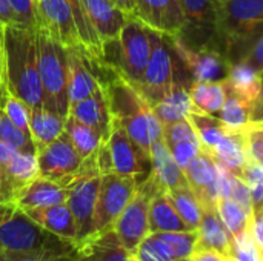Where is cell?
Masks as SVG:
<instances>
[{
	"instance_id": "cell-10",
	"label": "cell",
	"mask_w": 263,
	"mask_h": 261,
	"mask_svg": "<svg viewBox=\"0 0 263 261\" xmlns=\"http://www.w3.org/2000/svg\"><path fill=\"white\" fill-rule=\"evenodd\" d=\"M180 5L185 15V28L180 37L193 48H214L220 51L217 46L220 43L219 0H180Z\"/></svg>"
},
{
	"instance_id": "cell-12",
	"label": "cell",
	"mask_w": 263,
	"mask_h": 261,
	"mask_svg": "<svg viewBox=\"0 0 263 261\" xmlns=\"http://www.w3.org/2000/svg\"><path fill=\"white\" fill-rule=\"evenodd\" d=\"M100 180L102 175L99 174L79 172L68 185L66 205L74 217V223L77 229L76 245L92 235V220H94Z\"/></svg>"
},
{
	"instance_id": "cell-43",
	"label": "cell",
	"mask_w": 263,
	"mask_h": 261,
	"mask_svg": "<svg viewBox=\"0 0 263 261\" xmlns=\"http://www.w3.org/2000/svg\"><path fill=\"white\" fill-rule=\"evenodd\" d=\"M231 257L237 261H262V252L257 246L251 229L233 238Z\"/></svg>"
},
{
	"instance_id": "cell-3",
	"label": "cell",
	"mask_w": 263,
	"mask_h": 261,
	"mask_svg": "<svg viewBox=\"0 0 263 261\" xmlns=\"http://www.w3.org/2000/svg\"><path fill=\"white\" fill-rule=\"evenodd\" d=\"M263 34V0H219V40L231 65Z\"/></svg>"
},
{
	"instance_id": "cell-42",
	"label": "cell",
	"mask_w": 263,
	"mask_h": 261,
	"mask_svg": "<svg viewBox=\"0 0 263 261\" xmlns=\"http://www.w3.org/2000/svg\"><path fill=\"white\" fill-rule=\"evenodd\" d=\"M242 134L247 146L248 160L263 166V120L250 122L242 129Z\"/></svg>"
},
{
	"instance_id": "cell-17",
	"label": "cell",
	"mask_w": 263,
	"mask_h": 261,
	"mask_svg": "<svg viewBox=\"0 0 263 261\" xmlns=\"http://www.w3.org/2000/svg\"><path fill=\"white\" fill-rule=\"evenodd\" d=\"M188 185L199 203L203 206H217L219 191H217V177L219 165L211 154L200 149V152L183 169Z\"/></svg>"
},
{
	"instance_id": "cell-36",
	"label": "cell",
	"mask_w": 263,
	"mask_h": 261,
	"mask_svg": "<svg viewBox=\"0 0 263 261\" xmlns=\"http://www.w3.org/2000/svg\"><path fill=\"white\" fill-rule=\"evenodd\" d=\"M251 114L253 108L248 103L233 94H228L217 117L228 132H240L251 122Z\"/></svg>"
},
{
	"instance_id": "cell-29",
	"label": "cell",
	"mask_w": 263,
	"mask_h": 261,
	"mask_svg": "<svg viewBox=\"0 0 263 261\" xmlns=\"http://www.w3.org/2000/svg\"><path fill=\"white\" fill-rule=\"evenodd\" d=\"M190 97L194 105V109L210 114V115H217L228 97L225 80L223 82H191Z\"/></svg>"
},
{
	"instance_id": "cell-24",
	"label": "cell",
	"mask_w": 263,
	"mask_h": 261,
	"mask_svg": "<svg viewBox=\"0 0 263 261\" xmlns=\"http://www.w3.org/2000/svg\"><path fill=\"white\" fill-rule=\"evenodd\" d=\"M77 246L82 261H136L119 242L112 229L88 237Z\"/></svg>"
},
{
	"instance_id": "cell-4",
	"label": "cell",
	"mask_w": 263,
	"mask_h": 261,
	"mask_svg": "<svg viewBox=\"0 0 263 261\" xmlns=\"http://www.w3.org/2000/svg\"><path fill=\"white\" fill-rule=\"evenodd\" d=\"M37 31L39 71L43 89V108L66 118L68 98V49L42 29Z\"/></svg>"
},
{
	"instance_id": "cell-58",
	"label": "cell",
	"mask_w": 263,
	"mask_h": 261,
	"mask_svg": "<svg viewBox=\"0 0 263 261\" xmlns=\"http://www.w3.org/2000/svg\"><path fill=\"white\" fill-rule=\"evenodd\" d=\"M227 261H237V260H236V258H233V257H230Z\"/></svg>"
},
{
	"instance_id": "cell-31",
	"label": "cell",
	"mask_w": 263,
	"mask_h": 261,
	"mask_svg": "<svg viewBox=\"0 0 263 261\" xmlns=\"http://www.w3.org/2000/svg\"><path fill=\"white\" fill-rule=\"evenodd\" d=\"M65 120L66 118L51 112L46 108L31 111L29 131L37 151L54 142L65 131Z\"/></svg>"
},
{
	"instance_id": "cell-25",
	"label": "cell",
	"mask_w": 263,
	"mask_h": 261,
	"mask_svg": "<svg viewBox=\"0 0 263 261\" xmlns=\"http://www.w3.org/2000/svg\"><path fill=\"white\" fill-rule=\"evenodd\" d=\"M26 214L48 232L71 243L77 242V229H76L74 217L66 203L26 209Z\"/></svg>"
},
{
	"instance_id": "cell-34",
	"label": "cell",
	"mask_w": 263,
	"mask_h": 261,
	"mask_svg": "<svg viewBox=\"0 0 263 261\" xmlns=\"http://www.w3.org/2000/svg\"><path fill=\"white\" fill-rule=\"evenodd\" d=\"M177 214L180 215V218L185 222V225L190 228V231H197L200 220H202V205L199 203L197 197L194 195V192L191 191V188H177V189H171L166 191Z\"/></svg>"
},
{
	"instance_id": "cell-7",
	"label": "cell",
	"mask_w": 263,
	"mask_h": 261,
	"mask_svg": "<svg viewBox=\"0 0 263 261\" xmlns=\"http://www.w3.org/2000/svg\"><path fill=\"white\" fill-rule=\"evenodd\" d=\"M160 189L162 188L149 174L142 183H139L134 197L112 226L120 245L131 254L145 237L149 235V205Z\"/></svg>"
},
{
	"instance_id": "cell-33",
	"label": "cell",
	"mask_w": 263,
	"mask_h": 261,
	"mask_svg": "<svg viewBox=\"0 0 263 261\" xmlns=\"http://www.w3.org/2000/svg\"><path fill=\"white\" fill-rule=\"evenodd\" d=\"M65 132L68 134L71 143L74 145V148L79 152V155L82 157V160H85L86 157L94 154L99 149V146L103 143L100 135L92 128L79 122L71 114H68V117L65 120Z\"/></svg>"
},
{
	"instance_id": "cell-55",
	"label": "cell",
	"mask_w": 263,
	"mask_h": 261,
	"mask_svg": "<svg viewBox=\"0 0 263 261\" xmlns=\"http://www.w3.org/2000/svg\"><path fill=\"white\" fill-rule=\"evenodd\" d=\"M129 17H136V0H111Z\"/></svg>"
},
{
	"instance_id": "cell-54",
	"label": "cell",
	"mask_w": 263,
	"mask_h": 261,
	"mask_svg": "<svg viewBox=\"0 0 263 261\" xmlns=\"http://www.w3.org/2000/svg\"><path fill=\"white\" fill-rule=\"evenodd\" d=\"M251 232L253 237L257 243L259 248H263V214L253 217V225H251Z\"/></svg>"
},
{
	"instance_id": "cell-16",
	"label": "cell",
	"mask_w": 263,
	"mask_h": 261,
	"mask_svg": "<svg viewBox=\"0 0 263 261\" xmlns=\"http://www.w3.org/2000/svg\"><path fill=\"white\" fill-rule=\"evenodd\" d=\"M136 17L166 37H179L185 28L180 0H136Z\"/></svg>"
},
{
	"instance_id": "cell-38",
	"label": "cell",
	"mask_w": 263,
	"mask_h": 261,
	"mask_svg": "<svg viewBox=\"0 0 263 261\" xmlns=\"http://www.w3.org/2000/svg\"><path fill=\"white\" fill-rule=\"evenodd\" d=\"M217 211L219 215L225 225V228L230 231V234L234 237L242 235L243 232L251 229L253 217L248 215L242 206H239L231 198H219L217 200Z\"/></svg>"
},
{
	"instance_id": "cell-2",
	"label": "cell",
	"mask_w": 263,
	"mask_h": 261,
	"mask_svg": "<svg viewBox=\"0 0 263 261\" xmlns=\"http://www.w3.org/2000/svg\"><path fill=\"white\" fill-rule=\"evenodd\" d=\"M102 86L106 92L112 118L126 131L133 142L149 154L151 145L163 137V125L156 117L149 102L114 69Z\"/></svg>"
},
{
	"instance_id": "cell-5",
	"label": "cell",
	"mask_w": 263,
	"mask_h": 261,
	"mask_svg": "<svg viewBox=\"0 0 263 261\" xmlns=\"http://www.w3.org/2000/svg\"><path fill=\"white\" fill-rule=\"evenodd\" d=\"M109 45L114 51L111 57H105V62L125 80L139 88L151 55L149 28L137 17H129L119 37Z\"/></svg>"
},
{
	"instance_id": "cell-13",
	"label": "cell",
	"mask_w": 263,
	"mask_h": 261,
	"mask_svg": "<svg viewBox=\"0 0 263 261\" xmlns=\"http://www.w3.org/2000/svg\"><path fill=\"white\" fill-rule=\"evenodd\" d=\"M35 155L40 177L66 185L79 174L83 162L65 131L54 142L39 149Z\"/></svg>"
},
{
	"instance_id": "cell-15",
	"label": "cell",
	"mask_w": 263,
	"mask_h": 261,
	"mask_svg": "<svg viewBox=\"0 0 263 261\" xmlns=\"http://www.w3.org/2000/svg\"><path fill=\"white\" fill-rule=\"evenodd\" d=\"M108 146L111 152L112 172L120 175H131L139 180V177H148L151 174V155L145 152L126 131L112 118V128L108 138Z\"/></svg>"
},
{
	"instance_id": "cell-46",
	"label": "cell",
	"mask_w": 263,
	"mask_h": 261,
	"mask_svg": "<svg viewBox=\"0 0 263 261\" xmlns=\"http://www.w3.org/2000/svg\"><path fill=\"white\" fill-rule=\"evenodd\" d=\"M173 158L176 160V163L185 169L190 162L200 152V143L197 140H186V142H179L176 145L168 146Z\"/></svg>"
},
{
	"instance_id": "cell-57",
	"label": "cell",
	"mask_w": 263,
	"mask_h": 261,
	"mask_svg": "<svg viewBox=\"0 0 263 261\" xmlns=\"http://www.w3.org/2000/svg\"><path fill=\"white\" fill-rule=\"evenodd\" d=\"M2 71H3V58H2V38H0V80H2Z\"/></svg>"
},
{
	"instance_id": "cell-27",
	"label": "cell",
	"mask_w": 263,
	"mask_h": 261,
	"mask_svg": "<svg viewBox=\"0 0 263 261\" xmlns=\"http://www.w3.org/2000/svg\"><path fill=\"white\" fill-rule=\"evenodd\" d=\"M190 228L177 214L166 191L160 189L149 205V234L154 232H186Z\"/></svg>"
},
{
	"instance_id": "cell-60",
	"label": "cell",
	"mask_w": 263,
	"mask_h": 261,
	"mask_svg": "<svg viewBox=\"0 0 263 261\" xmlns=\"http://www.w3.org/2000/svg\"><path fill=\"white\" fill-rule=\"evenodd\" d=\"M260 252H262V261H263V248H260Z\"/></svg>"
},
{
	"instance_id": "cell-40",
	"label": "cell",
	"mask_w": 263,
	"mask_h": 261,
	"mask_svg": "<svg viewBox=\"0 0 263 261\" xmlns=\"http://www.w3.org/2000/svg\"><path fill=\"white\" fill-rule=\"evenodd\" d=\"M0 140L9 145L11 148H14L17 152L37 154V149L31 135L25 134L20 128H17L11 122V118L6 115L2 106H0Z\"/></svg>"
},
{
	"instance_id": "cell-51",
	"label": "cell",
	"mask_w": 263,
	"mask_h": 261,
	"mask_svg": "<svg viewBox=\"0 0 263 261\" xmlns=\"http://www.w3.org/2000/svg\"><path fill=\"white\" fill-rule=\"evenodd\" d=\"M17 154H18V152H17L14 148H11L9 145H6L5 142L0 140V171H2L5 166H8L9 162H11Z\"/></svg>"
},
{
	"instance_id": "cell-8",
	"label": "cell",
	"mask_w": 263,
	"mask_h": 261,
	"mask_svg": "<svg viewBox=\"0 0 263 261\" xmlns=\"http://www.w3.org/2000/svg\"><path fill=\"white\" fill-rule=\"evenodd\" d=\"M151 55L146 65L143 80L137 88L151 106L163 100L176 86V66L170 49V38L149 28Z\"/></svg>"
},
{
	"instance_id": "cell-47",
	"label": "cell",
	"mask_w": 263,
	"mask_h": 261,
	"mask_svg": "<svg viewBox=\"0 0 263 261\" xmlns=\"http://www.w3.org/2000/svg\"><path fill=\"white\" fill-rule=\"evenodd\" d=\"M234 200L239 206L243 208V211L253 217V205H251V194H250V186L239 177L233 175L231 177V188H230V197Z\"/></svg>"
},
{
	"instance_id": "cell-35",
	"label": "cell",
	"mask_w": 263,
	"mask_h": 261,
	"mask_svg": "<svg viewBox=\"0 0 263 261\" xmlns=\"http://www.w3.org/2000/svg\"><path fill=\"white\" fill-rule=\"evenodd\" d=\"M0 175H3L8 182H11L18 191L32 182L35 177H39V165H37V155L35 154H25L18 152L8 166H5L0 171Z\"/></svg>"
},
{
	"instance_id": "cell-41",
	"label": "cell",
	"mask_w": 263,
	"mask_h": 261,
	"mask_svg": "<svg viewBox=\"0 0 263 261\" xmlns=\"http://www.w3.org/2000/svg\"><path fill=\"white\" fill-rule=\"evenodd\" d=\"M136 261H177L168 246L156 235L149 234L131 254Z\"/></svg>"
},
{
	"instance_id": "cell-30",
	"label": "cell",
	"mask_w": 263,
	"mask_h": 261,
	"mask_svg": "<svg viewBox=\"0 0 263 261\" xmlns=\"http://www.w3.org/2000/svg\"><path fill=\"white\" fill-rule=\"evenodd\" d=\"M193 109L194 105L190 97V88H185L182 83H176L174 89L153 106V111L162 125L185 120Z\"/></svg>"
},
{
	"instance_id": "cell-11",
	"label": "cell",
	"mask_w": 263,
	"mask_h": 261,
	"mask_svg": "<svg viewBox=\"0 0 263 261\" xmlns=\"http://www.w3.org/2000/svg\"><path fill=\"white\" fill-rule=\"evenodd\" d=\"M170 43L191 74V82H223L228 78L231 63L214 48H193L180 35L168 37Z\"/></svg>"
},
{
	"instance_id": "cell-37",
	"label": "cell",
	"mask_w": 263,
	"mask_h": 261,
	"mask_svg": "<svg viewBox=\"0 0 263 261\" xmlns=\"http://www.w3.org/2000/svg\"><path fill=\"white\" fill-rule=\"evenodd\" d=\"M77 257L79 252L74 243H63L60 246L18 254L0 252V261H69Z\"/></svg>"
},
{
	"instance_id": "cell-19",
	"label": "cell",
	"mask_w": 263,
	"mask_h": 261,
	"mask_svg": "<svg viewBox=\"0 0 263 261\" xmlns=\"http://www.w3.org/2000/svg\"><path fill=\"white\" fill-rule=\"evenodd\" d=\"M66 49H68V98L71 105L89 97L102 85L89 65L85 48L80 45Z\"/></svg>"
},
{
	"instance_id": "cell-50",
	"label": "cell",
	"mask_w": 263,
	"mask_h": 261,
	"mask_svg": "<svg viewBox=\"0 0 263 261\" xmlns=\"http://www.w3.org/2000/svg\"><path fill=\"white\" fill-rule=\"evenodd\" d=\"M17 194H18V189L11 182H8L3 175H0V205L14 202Z\"/></svg>"
},
{
	"instance_id": "cell-6",
	"label": "cell",
	"mask_w": 263,
	"mask_h": 261,
	"mask_svg": "<svg viewBox=\"0 0 263 261\" xmlns=\"http://www.w3.org/2000/svg\"><path fill=\"white\" fill-rule=\"evenodd\" d=\"M63 243L71 242L43 229L14 202L0 205V252H29Z\"/></svg>"
},
{
	"instance_id": "cell-1",
	"label": "cell",
	"mask_w": 263,
	"mask_h": 261,
	"mask_svg": "<svg viewBox=\"0 0 263 261\" xmlns=\"http://www.w3.org/2000/svg\"><path fill=\"white\" fill-rule=\"evenodd\" d=\"M2 38V85L20 98L31 111L43 108V89L39 71L37 31L6 25L0 28Z\"/></svg>"
},
{
	"instance_id": "cell-28",
	"label": "cell",
	"mask_w": 263,
	"mask_h": 261,
	"mask_svg": "<svg viewBox=\"0 0 263 261\" xmlns=\"http://www.w3.org/2000/svg\"><path fill=\"white\" fill-rule=\"evenodd\" d=\"M211 155L219 166H222L233 175L240 177L245 166L250 162L242 131L228 132L223 137V140L216 146V149L211 152Z\"/></svg>"
},
{
	"instance_id": "cell-52",
	"label": "cell",
	"mask_w": 263,
	"mask_h": 261,
	"mask_svg": "<svg viewBox=\"0 0 263 261\" xmlns=\"http://www.w3.org/2000/svg\"><path fill=\"white\" fill-rule=\"evenodd\" d=\"M228 258L222 257L214 251H194L190 261H227Z\"/></svg>"
},
{
	"instance_id": "cell-22",
	"label": "cell",
	"mask_w": 263,
	"mask_h": 261,
	"mask_svg": "<svg viewBox=\"0 0 263 261\" xmlns=\"http://www.w3.org/2000/svg\"><path fill=\"white\" fill-rule=\"evenodd\" d=\"M80 3L85 8L103 45L116 40L123 25L129 18V15L125 14L111 0H80Z\"/></svg>"
},
{
	"instance_id": "cell-20",
	"label": "cell",
	"mask_w": 263,
	"mask_h": 261,
	"mask_svg": "<svg viewBox=\"0 0 263 261\" xmlns=\"http://www.w3.org/2000/svg\"><path fill=\"white\" fill-rule=\"evenodd\" d=\"M202 220L199 225V238L196 251H214L225 258L231 257L233 235L225 228L217 206H203Z\"/></svg>"
},
{
	"instance_id": "cell-56",
	"label": "cell",
	"mask_w": 263,
	"mask_h": 261,
	"mask_svg": "<svg viewBox=\"0 0 263 261\" xmlns=\"http://www.w3.org/2000/svg\"><path fill=\"white\" fill-rule=\"evenodd\" d=\"M263 120V95L259 100V103L253 108V114H251V122H262Z\"/></svg>"
},
{
	"instance_id": "cell-61",
	"label": "cell",
	"mask_w": 263,
	"mask_h": 261,
	"mask_svg": "<svg viewBox=\"0 0 263 261\" xmlns=\"http://www.w3.org/2000/svg\"><path fill=\"white\" fill-rule=\"evenodd\" d=\"M0 88H2V80H0Z\"/></svg>"
},
{
	"instance_id": "cell-39",
	"label": "cell",
	"mask_w": 263,
	"mask_h": 261,
	"mask_svg": "<svg viewBox=\"0 0 263 261\" xmlns=\"http://www.w3.org/2000/svg\"><path fill=\"white\" fill-rule=\"evenodd\" d=\"M171 251L177 261H190L196 251V243L199 238L197 231L186 232H154Z\"/></svg>"
},
{
	"instance_id": "cell-21",
	"label": "cell",
	"mask_w": 263,
	"mask_h": 261,
	"mask_svg": "<svg viewBox=\"0 0 263 261\" xmlns=\"http://www.w3.org/2000/svg\"><path fill=\"white\" fill-rule=\"evenodd\" d=\"M66 197H68L66 183L39 175L18 191L14 203L26 211L34 208H45L59 203H66Z\"/></svg>"
},
{
	"instance_id": "cell-53",
	"label": "cell",
	"mask_w": 263,
	"mask_h": 261,
	"mask_svg": "<svg viewBox=\"0 0 263 261\" xmlns=\"http://www.w3.org/2000/svg\"><path fill=\"white\" fill-rule=\"evenodd\" d=\"M6 25H15L14 14L9 8L8 0H0V28Z\"/></svg>"
},
{
	"instance_id": "cell-9",
	"label": "cell",
	"mask_w": 263,
	"mask_h": 261,
	"mask_svg": "<svg viewBox=\"0 0 263 261\" xmlns=\"http://www.w3.org/2000/svg\"><path fill=\"white\" fill-rule=\"evenodd\" d=\"M139 183L140 182L131 175L116 172L102 175L92 220V235L112 229L116 220L134 197Z\"/></svg>"
},
{
	"instance_id": "cell-45",
	"label": "cell",
	"mask_w": 263,
	"mask_h": 261,
	"mask_svg": "<svg viewBox=\"0 0 263 261\" xmlns=\"http://www.w3.org/2000/svg\"><path fill=\"white\" fill-rule=\"evenodd\" d=\"M9 8L14 14L15 26L35 31V11L34 0H8Z\"/></svg>"
},
{
	"instance_id": "cell-44",
	"label": "cell",
	"mask_w": 263,
	"mask_h": 261,
	"mask_svg": "<svg viewBox=\"0 0 263 261\" xmlns=\"http://www.w3.org/2000/svg\"><path fill=\"white\" fill-rule=\"evenodd\" d=\"M163 140H165L166 146L176 145L179 142H186V140L199 142L197 134H196L193 125L188 122V118L163 125Z\"/></svg>"
},
{
	"instance_id": "cell-32",
	"label": "cell",
	"mask_w": 263,
	"mask_h": 261,
	"mask_svg": "<svg viewBox=\"0 0 263 261\" xmlns=\"http://www.w3.org/2000/svg\"><path fill=\"white\" fill-rule=\"evenodd\" d=\"M188 122L193 125L197 134L200 149L206 151L208 154H211L216 149V146L223 140V137L228 134L219 117L200 112L197 109H193L188 114Z\"/></svg>"
},
{
	"instance_id": "cell-48",
	"label": "cell",
	"mask_w": 263,
	"mask_h": 261,
	"mask_svg": "<svg viewBox=\"0 0 263 261\" xmlns=\"http://www.w3.org/2000/svg\"><path fill=\"white\" fill-rule=\"evenodd\" d=\"M239 63H245V65L251 66L253 69L260 72L263 77V34L254 42V45L251 46L250 52Z\"/></svg>"
},
{
	"instance_id": "cell-59",
	"label": "cell",
	"mask_w": 263,
	"mask_h": 261,
	"mask_svg": "<svg viewBox=\"0 0 263 261\" xmlns=\"http://www.w3.org/2000/svg\"><path fill=\"white\" fill-rule=\"evenodd\" d=\"M69 261H79V257H77V258H72V260H69Z\"/></svg>"
},
{
	"instance_id": "cell-23",
	"label": "cell",
	"mask_w": 263,
	"mask_h": 261,
	"mask_svg": "<svg viewBox=\"0 0 263 261\" xmlns=\"http://www.w3.org/2000/svg\"><path fill=\"white\" fill-rule=\"evenodd\" d=\"M149 155H151V175L163 191L190 186L183 169L173 158L163 137L151 145Z\"/></svg>"
},
{
	"instance_id": "cell-49",
	"label": "cell",
	"mask_w": 263,
	"mask_h": 261,
	"mask_svg": "<svg viewBox=\"0 0 263 261\" xmlns=\"http://www.w3.org/2000/svg\"><path fill=\"white\" fill-rule=\"evenodd\" d=\"M251 205H253V217L263 214V182L250 186Z\"/></svg>"
},
{
	"instance_id": "cell-14",
	"label": "cell",
	"mask_w": 263,
	"mask_h": 261,
	"mask_svg": "<svg viewBox=\"0 0 263 261\" xmlns=\"http://www.w3.org/2000/svg\"><path fill=\"white\" fill-rule=\"evenodd\" d=\"M35 29H42L66 48L80 46L69 0H34Z\"/></svg>"
},
{
	"instance_id": "cell-26",
	"label": "cell",
	"mask_w": 263,
	"mask_h": 261,
	"mask_svg": "<svg viewBox=\"0 0 263 261\" xmlns=\"http://www.w3.org/2000/svg\"><path fill=\"white\" fill-rule=\"evenodd\" d=\"M228 94H233L254 108L263 95V77L260 72L245 63H234L225 80Z\"/></svg>"
},
{
	"instance_id": "cell-18",
	"label": "cell",
	"mask_w": 263,
	"mask_h": 261,
	"mask_svg": "<svg viewBox=\"0 0 263 261\" xmlns=\"http://www.w3.org/2000/svg\"><path fill=\"white\" fill-rule=\"evenodd\" d=\"M68 114H71L79 122L92 128L100 135L103 143L108 142L112 128V115L103 86H100L89 97L71 103Z\"/></svg>"
}]
</instances>
